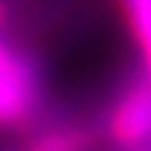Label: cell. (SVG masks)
Returning <instances> with one entry per match:
<instances>
[{
    "label": "cell",
    "instance_id": "obj_1",
    "mask_svg": "<svg viewBox=\"0 0 151 151\" xmlns=\"http://www.w3.org/2000/svg\"><path fill=\"white\" fill-rule=\"evenodd\" d=\"M48 91L36 55L15 42L0 60V130L30 133L45 121Z\"/></svg>",
    "mask_w": 151,
    "mask_h": 151
},
{
    "label": "cell",
    "instance_id": "obj_2",
    "mask_svg": "<svg viewBox=\"0 0 151 151\" xmlns=\"http://www.w3.org/2000/svg\"><path fill=\"white\" fill-rule=\"evenodd\" d=\"M100 139L109 151H139L151 145V82L142 70L121 76L100 115Z\"/></svg>",
    "mask_w": 151,
    "mask_h": 151
},
{
    "label": "cell",
    "instance_id": "obj_3",
    "mask_svg": "<svg viewBox=\"0 0 151 151\" xmlns=\"http://www.w3.org/2000/svg\"><path fill=\"white\" fill-rule=\"evenodd\" d=\"M18 151H103L97 124L85 121H42Z\"/></svg>",
    "mask_w": 151,
    "mask_h": 151
},
{
    "label": "cell",
    "instance_id": "obj_4",
    "mask_svg": "<svg viewBox=\"0 0 151 151\" xmlns=\"http://www.w3.org/2000/svg\"><path fill=\"white\" fill-rule=\"evenodd\" d=\"M127 36L139 55V70L151 82V0H115Z\"/></svg>",
    "mask_w": 151,
    "mask_h": 151
},
{
    "label": "cell",
    "instance_id": "obj_5",
    "mask_svg": "<svg viewBox=\"0 0 151 151\" xmlns=\"http://www.w3.org/2000/svg\"><path fill=\"white\" fill-rule=\"evenodd\" d=\"M9 18H12V0H0V30H6Z\"/></svg>",
    "mask_w": 151,
    "mask_h": 151
},
{
    "label": "cell",
    "instance_id": "obj_6",
    "mask_svg": "<svg viewBox=\"0 0 151 151\" xmlns=\"http://www.w3.org/2000/svg\"><path fill=\"white\" fill-rule=\"evenodd\" d=\"M139 151H151V145H145V148H139Z\"/></svg>",
    "mask_w": 151,
    "mask_h": 151
}]
</instances>
